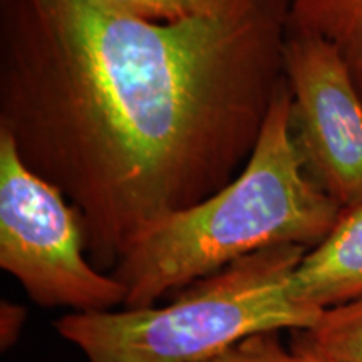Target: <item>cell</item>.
Masks as SVG:
<instances>
[{"label":"cell","instance_id":"obj_1","mask_svg":"<svg viewBox=\"0 0 362 362\" xmlns=\"http://www.w3.org/2000/svg\"><path fill=\"white\" fill-rule=\"evenodd\" d=\"M288 0L149 22L101 0H0V129L112 269L237 178L284 83Z\"/></svg>","mask_w":362,"mask_h":362},{"label":"cell","instance_id":"obj_2","mask_svg":"<svg viewBox=\"0 0 362 362\" xmlns=\"http://www.w3.org/2000/svg\"><path fill=\"white\" fill-rule=\"evenodd\" d=\"M342 208L307 173L280 84L252 156L232 183L175 211L134 240L111 275L128 309L156 305L188 285L272 247L319 245Z\"/></svg>","mask_w":362,"mask_h":362},{"label":"cell","instance_id":"obj_3","mask_svg":"<svg viewBox=\"0 0 362 362\" xmlns=\"http://www.w3.org/2000/svg\"><path fill=\"white\" fill-rule=\"evenodd\" d=\"M307 252L267 248L188 285L165 305L69 312L56 330L86 362H210L257 334L315 324L322 310L291 296L292 274Z\"/></svg>","mask_w":362,"mask_h":362},{"label":"cell","instance_id":"obj_4","mask_svg":"<svg viewBox=\"0 0 362 362\" xmlns=\"http://www.w3.org/2000/svg\"><path fill=\"white\" fill-rule=\"evenodd\" d=\"M0 267L42 309L115 310L126 292L88 255L83 220L57 187L25 165L0 129Z\"/></svg>","mask_w":362,"mask_h":362},{"label":"cell","instance_id":"obj_5","mask_svg":"<svg viewBox=\"0 0 362 362\" xmlns=\"http://www.w3.org/2000/svg\"><path fill=\"white\" fill-rule=\"evenodd\" d=\"M284 76L307 173L342 210L362 208V96L324 39L288 30Z\"/></svg>","mask_w":362,"mask_h":362},{"label":"cell","instance_id":"obj_6","mask_svg":"<svg viewBox=\"0 0 362 362\" xmlns=\"http://www.w3.org/2000/svg\"><path fill=\"white\" fill-rule=\"evenodd\" d=\"M291 296L314 310L362 297V208L342 210L327 237L302 257Z\"/></svg>","mask_w":362,"mask_h":362},{"label":"cell","instance_id":"obj_7","mask_svg":"<svg viewBox=\"0 0 362 362\" xmlns=\"http://www.w3.org/2000/svg\"><path fill=\"white\" fill-rule=\"evenodd\" d=\"M288 30L332 45L362 96V0H288Z\"/></svg>","mask_w":362,"mask_h":362},{"label":"cell","instance_id":"obj_8","mask_svg":"<svg viewBox=\"0 0 362 362\" xmlns=\"http://www.w3.org/2000/svg\"><path fill=\"white\" fill-rule=\"evenodd\" d=\"M291 334L292 349L314 362H362V297L322 310L315 324Z\"/></svg>","mask_w":362,"mask_h":362},{"label":"cell","instance_id":"obj_9","mask_svg":"<svg viewBox=\"0 0 362 362\" xmlns=\"http://www.w3.org/2000/svg\"><path fill=\"white\" fill-rule=\"evenodd\" d=\"M107 7L149 22H180L216 16L255 0H101Z\"/></svg>","mask_w":362,"mask_h":362},{"label":"cell","instance_id":"obj_10","mask_svg":"<svg viewBox=\"0 0 362 362\" xmlns=\"http://www.w3.org/2000/svg\"><path fill=\"white\" fill-rule=\"evenodd\" d=\"M210 362H314L297 354L280 339V332H262L238 342Z\"/></svg>","mask_w":362,"mask_h":362},{"label":"cell","instance_id":"obj_11","mask_svg":"<svg viewBox=\"0 0 362 362\" xmlns=\"http://www.w3.org/2000/svg\"><path fill=\"white\" fill-rule=\"evenodd\" d=\"M27 320L24 305L11 300H2L0 304V347L2 351L12 349L19 341Z\"/></svg>","mask_w":362,"mask_h":362}]
</instances>
